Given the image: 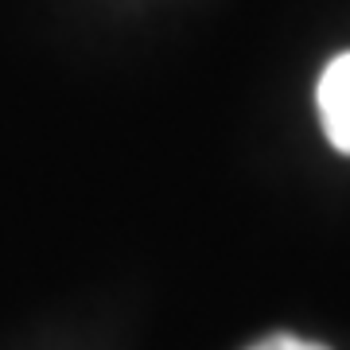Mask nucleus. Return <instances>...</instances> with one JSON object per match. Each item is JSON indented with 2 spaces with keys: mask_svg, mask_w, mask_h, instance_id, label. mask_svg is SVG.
Instances as JSON below:
<instances>
[{
  "mask_svg": "<svg viewBox=\"0 0 350 350\" xmlns=\"http://www.w3.org/2000/svg\"><path fill=\"white\" fill-rule=\"evenodd\" d=\"M315 101H319V121H323L327 140L342 156H350V51L327 63V70L319 75Z\"/></svg>",
  "mask_w": 350,
  "mask_h": 350,
  "instance_id": "f257e3e1",
  "label": "nucleus"
},
{
  "mask_svg": "<svg viewBox=\"0 0 350 350\" xmlns=\"http://www.w3.org/2000/svg\"><path fill=\"white\" fill-rule=\"evenodd\" d=\"M250 350H331V347H323V342H308V338H296V335H269V338H261V342L250 347Z\"/></svg>",
  "mask_w": 350,
  "mask_h": 350,
  "instance_id": "f03ea898",
  "label": "nucleus"
}]
</instances>
